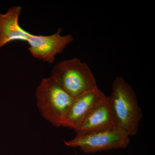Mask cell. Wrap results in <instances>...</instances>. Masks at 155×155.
<instances>
[{"instance_id": "cell-8", "label": "cell", "mask_w": 155, "mask_h": 155, "mask_svg": "<svg viewBox=\"0 0 155 155\" xmlns=\"http://www.w3.org/2000/svg\"><path fill=\"white\" fill-rule=\"evenodd\" d=\"M116 126L109 103L105 95L96 104L75 131L76 134Z\"/></svg>"}, {"instance_id": "cell-1", "label": "cell", "mask_w": 155, "mask_h": 155, "mask_svg": "<svg viewBox=\"0 0 155 155\" xmlns=\"http://www.w3.org/2000/svg\"><path fill=\"white\" fill-rule=\"evenodd\" d=\"M109 100L116 127L129 136L137 134L142 112L135 91L123 77L114 80Z\"/></svg>"}, {"instance_id": "cell-9", "label": "cell", "mask_w": 155, "mask_h": 155, "mask_svg": "<svg viewBox=\"0 0 155 155\" xmlns=\"http://www.w3.org/2000/svg\"><path fill=\"white\" fill-rule=\"evenodd\" d=\"M75 155H78L77 154V153H75Z\"/></svg>"}, {"instance_id": "cell-7", "label": "cell", "mask_w": 155, "mask_h": 155, "mask_svg": "<svg viewBox=\"0 0 155 155\" xmlns=\"http://www.w3.org/2000/svg\"><path fill=\"white\" fill-rule=\"evenodd\" d=\"M20 6H14L5 14L0 13V49L16 41L27 42L31 33L22 28L19 24L22 11Z\"/></svg>"}, {"instance_id": "cell-2", "label": "cell", "mask_w": 155, "mask_h": 155, "mask_svg": "<svg viewBox=\"0 0 155 155\" xmlns=\"http://www.w3.org/2000/svg\"><path fill=\"white\" fill-rule=\"evenodd\" d=\"M35 97L39 111L45 119L55 127L63 126L74 97L50 76L41 81Z\"/></svg>"}, {"instance_id": "cell-6", "label": "cell", "mask_w": 155, "mask_h": 155, "mask_svg": "<svg viewBox=\"0 0 155 155\" xmlns=\"http://www.w3.org/2000/svg\"><path fill=\"white\" fill-rule=\"evenodd\" d=\"M105 95L97 87L74 97L62 126L74 130L77 129L96 104Z\"/></svg>"}, {"instance_id": "cell-5", "label": "cell", "mask_w": 155, "mask_h": 155, "mask_svg": "<svg viewBox=\"0 0 155 155\" xmlns=\"http://www.w3.org/2000/svg\"><path fill=\"white\" fill-rule=\"evenodd\" d=\"M59 28L51 35H36L31 34L27 40L28 50L34 58L40 61L54 64L56 56L64 50L73 41L70 34L62 35Z\"/></svg>"}, {"instance_id": "cell-4", "label": "cell", "mask_w": 155, "mask_h": 155, "mask_svg": "<svg viewBox=\"0 0 155 155\" xmlns=\"http://www.w3.org/2000/svg\"><path fill=\"white\" fill-rule=\"evenodd\" d=\"M129 136L116 126L77 134L74 138L64 140L67 147H78L85 154L126 148L130 142Z\"/></svg>"}, {"instance_id": "cell-3", "label": "cell", "mask_w": 155, "mask_h": 155, "mask_svg": "<svg viewBox=\"0 0 155 155\" xmlns=\"http://www.w3.org/2000/svg\"><path fill=\"white\" fill-rule=\"evenodd\" d=\"M50 77L74 97L86 91L98 87L88 65L77 58L56 64Z\"/></svg>"}]
</instances>
